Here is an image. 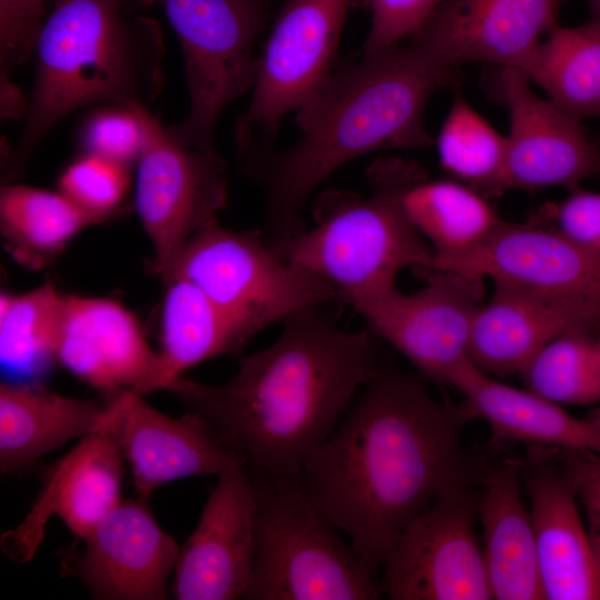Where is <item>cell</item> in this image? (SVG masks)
Segmentation results:
<instances>
[{
	"label": "cell",
	"instance_id": "obj_32",
	"mask_svg": "<svg viewBox=\"0 0 600 600\" xmlns=\"http://www.w3.org/2000/svg\"><path fill=\"white\" fill-rule=\"evenodd\" d=\"M520 376L528 390L558 404L600 402V332L573 330L559 336Z\"/></svg>",
	"mask_w": 600,
	"mask_h": 600
},
{
	"label": "cell",
	"instance_id": "obj_15",
	"mask_svg": "<svg viewBox=\"0 0 600 600\" xmlns=\"http://www.w3.org/2000/svg\"><path fill=\"white\" fill-rule=\"evenodd\" d=\"M106 409L104 430L128 462L140 499L171 481L246 467L194 412L170 417L133 391L109 396Z\"/></svg>",
	"mask_w": 600,
	"mask_h": 600
},
{
	"label": "cell",
	"instance_id": "obj_6",
	"mask_svg": "<svg viewBox=\"0 0 600 600\" xmlns=\"http://www.w3.org/2000/svg\"><path fill=\"white\" fill-rule=\"evenodd\" d=\"M258 491L256 553L242 599L373 600L377 577L293 484L250 473Z\"/></svg>",
	"mask_w": 600,
	"mask_h": 600
},
{
	"label": "cell",
	"instance_id": "obj_16",
	"mask_svg": "<svg viewBox=\"0 0 600 600\" xmlns=\"http://www.w3.org/2000/svg\"><path fill=\"white\" fill-rule=\"evenodd\" d=\"M257 507L246 467L218 474L197 527L180 547L171 587L176 599L242 598L254 561Z\"/></svg>",
	"mask_w": 600,
	"mask_h": 600
},
{
	"label": "cell",
	"instance_id": "obj_8",
	"mask_svg": "<svg viewBox=\"0 0 600 600\" xmlns=\"http://www.w3.org/2000/svg\"><path fill=\"white\" fill-rule=\"evenodd\" d=\"M158 3L181 44L189 91V112L167 126L179 141L217 150L218 119L234 99L253 87L261 33L271 0H138Z\"/></svg>",
	"mask_w": 600,
	"mask_h": 600
},
{
	"label": "cell",
	"instance_id": "obj_5",
	"mask_svg": "<svg viewBox=\"0 0 600 600\" xmlns=\"http://www.w3.org/2000/svg\"><path fill=\"white\" fill-rule=\"evenodd\" d=\"M363 197L329 190L312 206L313 226L269 244L283 258L333 284L341 303L397 287L404 269L429 273L434 252L393 199L371 187Z\"/></svg>",
	"mask_w": 600,
	"mask_h": 600
},
{
	"label": "cell",
	"instance_id": "obj_2",
	"mask_svg": "<svg viewBox=\"0 0 600 600\" xmlns=\"http://www.w3.org/2000/svg\"><path fill=\"white\" fill-rule=\"evenodd\" d=\"M330 306L286 318L278 338L241 358L229 381L181 376L167 388L267 480L296 484L382 361L381 340L369 328L342 327Z\"/></svg>",
	"mask_w": 600,
	"mask_h": 600
},
{
	"label": "cell",
	"instance_id": "obj_17",
	"mask_svg": "<svg viewBox=\"0 0 600 600\" xmlns=\"http://www.w3.org/2000/svg\"><path fill=\"white\" fill-rule=\"evenodd\" d=\"M83 550L64 560L68 574L90 594L112 600H162L180 547L164 532L147 500L122 499L82 539Z\"/></svg>",
	"mask_w": 600,
	"mask_h": 600
},
{
	"label": "cell",
	"instance_id": "obj_41",
	"mask_svg": "<svg viewBox=\"0 0 600 600\" xmlns=\"http://www.w3.org/2000/svg\"><path fill=\"white\" fill-rule=\"evenodd\" d=\"M584 419L600 431V407L591 410Z\"/></svg>",
	"mask_w": 600,
	"mask_h": 600
},
{
	"label": "cell",
	"instance_id": "obj_23",
	"mask_svg": "<svg viewBox=\"0 0 600 600\" xmlns=\"http://www.w3.org/2000/svg\"><path fill=\"white\" fill-rule=\"evenodd\" d=\"M493 286L477 314L468 350V360L491 377L520 374L543 347L566 332H600L599 310Z\"/></svg>",
	"mask_w": 600,
	"mask_h": 600
},
{
	"label": "cell",
	"instance_id": "obj_33",
	"mask_svg": "<svg viewBox=\"0 0 600 600\" xmlns=\"http://www.w3.org/2000/svg\"><path fill=\"white\" fill-rule=\"evenodd\" d=\"M131 184V167L86 152L58 179L60 192L102 222L124 211Z\"/></svg>",
	"mask_w": 600,
	"mask_h": 600
},
{
	"label": "cell",
	"instance_id": "obj_38",
	"mask_svg": "<svg viewBox=\"0 0 600 600\" xmlns=\"http://www.w3.org/2000/svg\"><path fill=\"white\" fill-rule=\"evenodd\" d=\"M542 216L600 261V192L577 188L544 208Z\"/></svg>",
	"mask_w": 600,
	"mask_h": 600
},
{
	"label": "cell",
	"instance_id": "obj_28",
	"mask_svg": "<svg viewBox=\"0 0 600 600\" xmlns=\"http://www.w3.org/2000/svg\"><path fill=\"white\" fill-rule=\"evenodd\" d=\"M102 221L62 192L4 183L0 189V231L22 266H48L83 229Z\"/></svg>",
	"mask_w": 600,
	"mask_h": 600
},
{
	"label": "cell",
	"instance_id": "obj_34",
	"mask_svg": "<svg viewBox=\"0 0 600 600\" xmlns=\"http://www.w3.org/2000/svg\"><path fill=\"white\" fill-rule=\"evenodd\" d=\"M79 142L86 153L132 167L143 149V128L132 107L111 104L89 114Z\"/></svg>",
	"mask_w": 600,
	"mask_h": 600
},
{
	"label": "cell",
	"instance_id": "obj_22",
	"mask_svg": "<svg viewBox=\"0 0 600 600\" xmlns=\"http://www.w3.org/2000/svg\"><path fill=\"white\" fill-rule=\"evenodd\" d=\"M371 187L388 193L434 252V270L486 243L504 222L489 198L453 178H431L396 158L372 163Z\"/></svg>",
	"mask_w": 600,
	"mask_h": 600
},
{
	"label": "cell",
	"instance_id": "obj_1",
	"mask_svg": "<svg viewBox=\"0 0 600 600\" xmlns=\"http://www.w3.org/2000/svg\"><path fill=\"white\" fill-rule=\"evenodd\" d=\"M472 419L382 360L294 486L377 577L407 526L476 466L461 444Z\"/></svg>",
	"mask_w": 600,
	"mask_h": 600
},
{
	"label": "cell",
	"instance_id": "obj_12",
	"mask_svg": "<svg viewBox=\"0 0 600 600\" xmlns=\"http://www.w3.org/2000/svg\"><path fill=\"white\" fill-rule=\"evenodd\" d=\"M484 281L457 271L433 270L414 292L404 293L396 287L348 306L423 377L447 384L468 360L473 324L486 301Z\"/></svg>",
	"mask_w": 600,
	"mask_h": 600
},
{
	"label": "cell",
	"instance_id": "obj_26",
	"mask_svg": "<svg viewBox=\"0 0 600 600\" xmlns=\"http://www.w3.org/2000/svg\"><path fill=\"white\" fill-rule=\"evenodd\" d=\"M106 403L33 383L0 384V471L16 473L64 443L104 430Z\"/></svg>",
	"mask_w": 600,
	"mask_h": 600
},
{
	"label": "cell",
	"instance_id": "obj_37",
	"mask_svg": "<svg viewBox=\"0 0 600 600\" xmlns=\"http://www.w3.org/2000/svg\"><path fill=\"white\" fill-rule=\"evenodd\" d=\"M552 451L581 507L600 569V454L561 448Z\"/></svg>",
	"mask_w": 600,
	"mask_h": 600
},
{
	"label": "cell",
	"instance_id": "obj_40",
	"mask_svg": "<svg viewBox=\"0 0 600 600\" xmlns=\"http://www.w3.org/2000/svg\"><path fill=\"white\" fill-rule=\"evenodd\" d=\"M590 12H591V21H594L597 23H600V0H586Z\"/></svg>",
	"mask_w": 600,
	"mask_h": 600
},
{
	"label": "cell",
	"instance_id": "obj_18",
	"mask_svg": "<svg viewBox=\"0 0 600 600\" xmlns=\"http://www.w3.org/2000/svg\"><path fill=\"white\" fill-rule=\"evenodd\" d=\"M57 360L108 397L163 388L158 351L134 314L112 299L64 296Z\"/></svg>",
	"mask_w": 600,
	"mask_h": 600
},
{
	"label": "cell",
	"instance_id": "obj_10",
	"mask_svg": "<svg viewBox=\"0 0 600 600\" xmlns=\"http://www.w3.org/2000/svg\"><path fill=\"white\" fill-rule=\"evenodd\" d=\"M481 463L447 486L407 526L382 567V594L393 600L492 599L474 532Z\"/></svg>",
	"mask_w": 600,
	"mask_h": 600
},
{
	"label": "cell",
	"instance_id": "obj_9",
	"mask_svg": "<svg viewBox=\"0 0 600 600\" xmlns=\"http://www.w3.org/2000/svg\"><path fill=\"white\" fill-rule=\"evenodd\" d=\"M360 0H283L257 56L252 97L236 119L243 161L271 150L280 120L298 110L334 69L349 9Z\"/></svg>",
	"mask_w": 600,
	"mask_h": 600
},
{
	"label": "cell",
	"instance_id": "obj_35",
	"mask_svg": "<svg viewBox=\"0 0 600 600\" xmlns=\"http://www.w3.org/2000/svg\"><path fill=\"white\" fill-rule=\"evenodd\" d=\"M444 0H360L372 12L363 51H376L413 38Z\"/></svg>",
	"mask_w": 600,
	"mask_h": 600
},
{
	"label": "cell",
	"instance_id": "obj_27",
	"mask_svg": "<svg viewBox=\"0 0 600 600\" xmlns=\"http://www.w3.org/2000/svg\"><path fill=\"white\" fill-rule=\"evenodd\" d=\"M163 286L158 353L167 390L188 369L238 351L254 334L187 280L174 278Z\"/></svg>",
	"mask_w": 600,
	"mask_h": 600
},
{
	"label": "cell",
	"instance_id": "obj_24",
	"mask_svg": "<svg viewBox=\"0 0 600 600\" xmlns=\"http://www.w3.org/2000/svg\"><path fill=\"white\" fill-rule=\"evenodd\" d=\"M478 518L492 599H544L531 516L522 501L520 459L481 463Z\"/></svg>",
	"mask_w": 600,
	"mask_h": 600
},
{
	"label": "cell",
	"instance_id": "obj_31",
	"mask_svg": "<svg viewBox=\"0 0 600 600\" xmlns=\"http://www.w3.org/2000/svg\"><path fill=\"white\" fill-rule=\"evenodd\" d=\"M452 104L434 140L440 167L487 198L503 193L506 137L500 134L462 96Z\"/></svg>",
	"mask_w": 600,
	"mask_h": 600
},
{
	"label": "cell",
	"instance_id": "obj_7",
	"mask_svg": "<svg viewBox=\"0 0 600 600\" xmlns=\"http://www.w3.org/2000/svg\"><path fill=\"white\" fill-rule=\"evenodd\" d=\"M183 279L254 336L308 308L341 303L324 279L278 256L261 230L234 231L219 221L193 234L162 280Z\"/></svg>",
	"mask_w": 600,
	"mask_h": 600
},
{
	"label": "cell",
	"instance_id": "obj_29",
	"mask_svg": "<svg viewBox=\"0 0 600 600\" xmlns=\"http://www.w3.org/2000/svg\"><path fill=\"white\" fill-rule=\"evenodd\" d=\"M519 70L571 118L600 117V23L558 26Z\"/></svg>",
	"mask_w": 600,
	"mask_h": 600
},
{
	"label": "cell",
	"instance_id": "obj_14",
	"mask_svg": "<svg viewBox=\"0 0 600 600\" xmlns=\"http://www.w3.org/2000/svg\"><path fill=\"white\" fill-rule=\"evenodd\" d=\"M436 270L600 311V261L543 216L522 223L504 221L481 247Z\"/></svg>",
	"mask_w": 600,
	"mask_h": 600
},
{
	"label": "cell",
	"instance_id": "obj_42",
	"mask_svg": "<svg viewBox=\"0 0 600 600\" xmlns=\"http://www.w3.org/2000/svg\"><path fill=\"white\" fill-rule=\"evenodd\" d=\"M596 142L600 146V132L597 133L594 137Z\"/></svg>",
	"mask_w": 600,
	"mask_h": 600
},
{
	"label": "cell",
	"instance_id": "obj_21",
	"mask_svg": "<svg viewBox=\"0 0 600 600\" xmlns=\"http://www.w3.org/2000/svg\"><path fill=\"white\" fill-rule=\"evenodd\" d=\"M566 0H444L413 41L447 64L486 62L520 69L558 27Z\"/></svg>",
	"mask_w": 600,
	"mask_h": 600
},
{
	"label": "cell",
	"instance_id": "obj_4",
	"mask_svg": "<svg viewBox=\"0 0 600 600\" xmlns=\"http://www.w3.org/2000/svg\"><path fill=\"white\" fill-rule=\"evenodd\" d=\"M122 1L54 0L34 47L36 73L22 132L4 154V183L73 111L94 103L147 107L161 93V29L148 18H127Z\"/></svg>",
	"mask_w": 600,
	"mask_h": 600
},
{
	"label": "cell",
	"instance_id": "obj_11",
	"mask_svg": "<svg viewBox=\"0 0 600 600\" xmlns=\"http://www.w3.org/2000/svg\"><path fill=\"white\" fill-rule=\"evenodd\" d=\"M129 107L136 110L144 134L136 163L133 207L163 280L186 242L219 221L228 197V166L217 150L176 139L147 107Z\"/></svg>",
	"mask_w": 600,
	"mask_h": 600
},
{
	"label": "cell",
	"instance_id": "obj_36",
	"mask_svg": "<svg viewBox=\"0 0 600 600\" xmlns=\"http://www.w3.org/2000/svg\"><path fill=\"white\" fill-rule=\"evenodd\" d=\"M47 1L0 0V72H11L33 54Z\"/></svg>",
	"mask_w": 600,
	"mask_h": 600
},
{
	"label": "cell",
	"instance_id": "obj_39",
	"mask_svg": "<svg viewBox=\"0 0 600 600\" xmlns=\"http://www.w3.org/2000/svg\"><path fill=\"white\" fill-rule=\"evenodd\" d=\"M28 102L10 79V72H0V113L2 119H24Z\"/></svg>",
	"mask_w": 600,
	"mask_h": 600
},
{
	"label": "cell",
	"instance_id": "obj_20",
	"mask_svg": "<svg viewBox=\"0 0 600 600\" xmlns=\"http://www.w3.org/2000/svg\"><path fill=\"white\" fill-rule=\"evenodd\" d=\"M520 479L530 502L544 599L600 600V569L574 491L552 448L529 446Z\"/></svg>",
	"mask_w": 600,
	"mask_h": 600
},
{
	"label": "cell",
	"instance_id": "obj_3",
	"mask_svg": "<svg viewBox=\"0 0 600 600\" xmlns=\"http://www.w3.org/2000/svg\"><path fill=\"white\" fill-rule=\"evenodd\" d=\"M462 76L413 41L336 67L298 110L299 138L281 151L243 162L263 187L268 243L303 230V208L312 192L349 161L380 150L434 144L424 127L428 101L438 90L460 89Z\"/></svg>",
	"mask_w": 600,
	"mask_h": 600
},
{
	"label": "cell",
	"instance_id": "obj_19",
	"mask_svg": "<svg viewBox=\"0 0 600 600\" xmlns=\"http://www.w3.org/2000/svg\"><path fill=\"white\" fill-rule=\"evenodd\" d=\"M123 460L106 430L81 438L46 471L24 519L1 536L2 552L13 562L31 560L51 517H58L76 538L87 537L122 500Z\"/></svg>",
	"mask_w": 600,
	"mask_h": 600
},
{
	"label": "cell",
	"instance_id": "obj_25",
	"mask_svg": "<svg viewBox=\"0 0 600 600\" xmlns=\"http://www.w3.org/2000/svg\"><path fill=\"white\" fill-rule=\"evenodd\" d=\"M447 384L461 393L473 419L490 426L496 444L514 441L600 454V431L584 418H574L527 388L506 384L469 360L452 372Z\"/></svg>",
	"mask_w": 600,
	"mask_h": 600
},
{
	"label": "cell",
	"instance_id": "obj_13",
	"mask_svg": "<svg viewBox=\"0 0 600 600\" xmlns=\"http://www.w3.org/2000/svg\"><path fill=\"white\" fill-rule=\"evenodd\" d=\"M530 83L517 68H499L493 78L510 117L503 191L552 187L572 191L586 179L600 178V146L594 138L580 121L537 96Z\"/></svg>",
	"mask_w": 600,
	"mask_h": 600
},
{
	"label": "cell",
	"instance_id": "obj_30",
	"mask_svg": "<svg viewBox=\"0 0 600 600\" xmlns=\"http://www.w3.org/2000/svg\"><path fill=\"white\" fill-rule=\"evenodd\" d=\"M63 298L50 283L1 294L0 361L8 382L32 383L58 361Z\"/></svg>",
	"mask_w": 600,
	"mask_h": 600
}]
</instances>
